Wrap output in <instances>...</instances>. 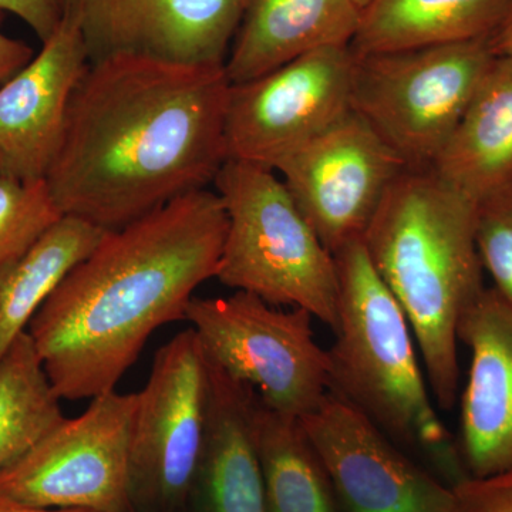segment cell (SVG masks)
Returning <instances> with one entry per match:
<instances>
[{
  "label": "cell",
  "instance_id": "1",
  "mask_svg": "<svg viewBox=\"0 0 512 512\" xmlns=\"http://www.w3.org/2000/svg\"><path fill=\"white\" fill-rule=\"evenodd\" d=\"M229 90L224 64L90 62L45 177L60 211L113 231L214 183Z\"/></svg>",
  "mask_w": 512,
  "mask_h": 512
},
{
  "label": "cell",
  "instance_id": "2",
  "mask_svg": "<svg viewBox=\"0 0 512 512\" xmlns=\"http://www.w3.org/2000/svg\"><path fill=\"white\" fill-rule=\"evenodd\" d=\"M227 227L220 195L202 188L106 232L29 325L60 399L113 392L150 336L185 320L198 286L217 276Z\"/></svg>",
  "mask_w": 512,
  "mask_h": 512
},
{
  "label": "cell",
  "instance_id": "3",
  "mask_svg": "<svg viewBox=\"0 0 512 512\" xmlns=\"http://www.w3.org/2000/svg\"><path fill=\"white\" fill-rule=\"evenodd\" d=\"M476 214V202L433 171L404 170L363 237L409 320L431 394L447 412L460 386L458 325L485 289Z\"/></svg>",
  "mask_w": 512,
  "mask_h": 512
},
{
  "label": "cell",
  "instance_id": "4",
  "mask_svg": "<svg viewBox=\"0 0 512 512\" xmlns=\"http://www.w3.org/2000/svg\"><path fill=\"white\" fill-rule=\"evenodd\" d=\"M338 272L330 390L355 404L394 443L424 454L450 487L468 474L421 370L402 306L377 274L363 239L333 254Z\"/></svg>",
  "mask_w": 512,
  "mask_h": 512
},
{
  "label": "cell",
  "instance_id": "5",
  "mask_svg": "<svg viewBox=\"0 0 512 512\" xmlns=\"http://www.w3.org/2000/svg\"><path fill=\"white\" fill-rule=\"evenodd\" d=\"M228 227L215 278L271 305L338 325L335 258L274 170L227 160L214 180Z\"/></svg>",
  "mask_w": 512,
  "mask_h": 512
},
{
  "label": "cell",
  "instance_id": "6",
  "mask_svg": "<svg viewBox=\"0 0 512 512\" xmlns=\"http://www.w3.org/2000/svg\"><path fill=\"white\" fill-rule=\"evenodd\" d=\"M490 37L355 53L352 111L407 170H430L453 136L497 57Z\"/></svg>",
  "mask_w": 512,
  "mask_h": 512
},
{
  "label": "cell",
  "instance_id": "7",
  "mask_svg": "<svg viewBox=\"0 0 512 512\" xmlns=\"http://www.w3.org/2000/svg\"><path fill=\"white\" fill-rule=\"evenodd\" d=\"M185 320L208 359L254 390L269 409L303 419L330 392L328 350L318 345L313 316L252 293L192 298Z\"/></svg>",
  "mask_w": 512,
  "mask_h": 512
},
{
  "label": "cell",
  "instance_id": "8",
  "mask_svg": "<svg viewBox=\"0 0 512 512\" xmlns=\"http://www.w3.org/2000/svg\"><path fill=\"white\" fill-rule=\"evenodd\" d=\"M210 362L194 330L175 335L154 356L137 393L130 443L133 510L184 512L207 439Z\"/></svg>",
  "mask_w": 512,
  "mask_h": 512
},
{
  "label": "cell",
  "instance_id": "9",
  "mask_svg": "<svg viewBox=\"0 0 512 512\" xmlns=\"http://www.w3.org/2000/svg\"><path fill=\"white\" fill-rule=\"evenodd\" d=\"M137 393L90 400L32 450L0 471V497L40 508L134 512L130 443Z\"/></svg>",
  "mask_w": 512,
  "mask_h": 512
},
{
  "label": "cell",
  "instance_id": "10",
  "mask_svg": "<svg viewBox=\"0 0 512 512\" xmlns=\"http://www.w3.org/2000/svg\"><path fill=\"white\" fill-rule=\"evenodd\" d=\"M352 46L313 50L249 82L231 84L227 160L275 170L352 111Z\"/></svg>",
  "mask_w": 512,
  "mask_h": 512
},
{
  "label": "cell",
  "instance_id": "11",
  "mask_svg": "<svg viewBox=\"0 0 512 512\" xmlns=\"http://www.w3.org/2000/svg\"><path fill=\"white\" fill-rule=\"evenodd\" d=\"M407 170L382 137L355 111L274 171L330 254L365 237L377 208Z\"/></svg>",
  "mask_w": 512,
  "mask_h": 512
},
{
  "label": "cell",
  "instance_id": "12",
  "mask_svg": "<svg viewBox=\"0 0 512 512\" xmlns=\"http://www.w3.org/2000/svg\"><path fill=\"white\" fill-rule=\"evenodd\" d=\"M333 485L340 512H454L453 487L406 456L365 413L326 394L301 419Z\"/></svg>",
  "mask_w": 512,
  "mask_h": 512
},
{
  "label": "cell",
  "instance_id": "13",
  "mask_svg": "<svg viewBox=\"0 0 512 512\" xmlns=\"http://www.w3.org/2000/svg\"><path fill=\"white\" fill-rule=\"evenodd\" d=\"M245 0H67L90 62L137 55L224 64Z\"/></svg>",
  "mask_w": 512,
  "mask_h": 512
},
{
  "label": "cell",
  "instance_id": "14",
  "mask_svg": "<svg viewBox=\"0 0 512 512\" xmlns=\"http://www.w3.org/2000/svg\"><path fill=\"white\" fill-rule=\"evenodd\" d=\"M89 64L82 29L66 9L42 50L0 84V170L26 180L46 177Z\"/></svg>",
  "mask_w": 512,
  "mask_h": 512
},
{
  "label": "cell",
  "instance_id": "15",
  "mask_svg": "<svg viewBox=\"0 0 512 512\" xmlns=\"http://www.w3.org/2000/svg\"><path fill=\"white\" fill-rule=\"evenodd\" d=\"M471 352L457 447L468 477L512 470V306L485 288L458 325Z\"/></svg>",
  "mask_w": 512,
  "mask_h": 512
},
{
  "label": "cell",
  "instance_id": "16",
  "mask_svg": "<svg viewBox=\"0 0 512 512\" xmlns=\"http://www.w3.org/2000/svg\"><path fill=\"white\" fill-rule=\"evenodd\" d=\"M360 16L353 0H245L224 63L229 83L249 82L313 50L352 45Z\"/></svg>",
  "mask_w": 512,
  "mask_h": 512
},
{
  "label": "cell",
  "instance_id": "17",
  "mask_svg": "<svg viewBox=\"0 0 512 512\" xmlns=\"http://www.w3.org/2000/svg\"><path fill=\"white\" fill-rule=\"evenodd\" d=\"M208 362L207 439L190 505L197 512H268L252 434L255 392Z\"/></svg>",
  "mask_w": 512,
  "mask_h": 512
},
{
  "label": "cell",
  "instance_id": "18",
  "mask_svg": "<svg viewBox=\"0 0 512 512\" xmlns=\"http://www.w3.org/2000/svg\"><path fill=\"white\" fill-rule=\"evenodd\" d=\"M471 201L512 183V57L497 56L430 168Z\"/></svg>",
  "mask_w": 512,
  "mask_h": 512
},
{
  "label": "cell",
  "instance_id": "19",
  "mask_svg": "<svg viewBox=\"0 0 512 512\" xmlns=\"http://www.w3.org/2000/svg\"><path fill=\"white\" fill-rule=\"evenodd\" d=\"M512 0H372L360 16L353 52H397L493 35Z\"/></svg>",
  "mask_w": 512,
  "mask_h": 512
},
{
  "label": "cell",
  "instance_id": "20",
  "mask_svg": "<svg viewBox=\"0 0 512 512\" xmlns=\"http://www.w3.org/2000/svg\"><path fill=\"white\" fill-rule=\"evenodd\" d=\"M106 232L92 222L64 215L25 254L0 269V360Z\"/></svg>",
  "mask_w": 512,
  "mask_h": 512
},
{
  "label": "cell",
  "instance_id": "21",
  "mask_svg": "<svg viewBox=\"0 0 512 512\" xmlns=\"http://www.w3.org/2000/svg\"><path fill=\"white\" fill-rule=\"evenodd\" d=\"M252 434L268 512H340L333 485L301 419L252 404Z\"/></svg>",
  "mask_w": 512,
  "mask_h": 512
},
{
  "label": "cell",
  "instance_id": "22",
  "mask_svg": "<svg viewBox=\"0 0 512 512\" xmlns=\"http://www.w3.org/2000/svg\"><path fill=\"white\" fill-rule=\"evenodd\" d=\"M60 400L32 338L22 333L0 360V471L66 419Z\"/></svg>",
  "mask_w": 512,
  "mask_h": 512
},
{
  "label": "cell",
  "instance_id": "23",
  "mask_svg": "<svg viewBox=\"0 0 512 512\" xmlns=\"http://www.w3.org/2000/svg\"><path fill=\"white\" fill-rule=\"evenodd\" d=\"M63 217L46 178L26 180L0 170V269L25 254Z\"/></svg>",
  "mask_w": 512,
  "mask_h": 512
},
{
  "label": "cell",
  "instance_id": "24",
  "mask_svg": "<svg viewBox=\"0 0 512 512\" xmlns=\"http://www.w3.org/2000/svg\"><path fill=\"white\" fill-rule=\"evenodd\" d=\"M476 242L493 288L512 306V183L477 202Z\"/></svg>",
  "mask_w": 512,
  "mask_h": 512
},
{
  "label": "cell",
  "instance_id": "25",
  "mask_svg": "<svg viewBox=\"0 0 512 512\" xmlns=\"http://www.w3.org/2000/svg\"><path fill=\"white\" fill-rule=\"evenodd\" d=\"M454 512H512V470L484 478H467L453 487Z\"/></svg>",
  "mask_w": 512,
  "mask_h": 512
},
{
  "label": "cell",
  "instance_id": "26",
  "mask_svg": "<svg viewBox=\"0 0 512 512\" xmlns=\"http://www.w3.org/2000/svg\"><path fill=\"white\" fill-rule=\"evenodd\" d=\"M66 8L67 0H0V10L22 19L42 43L59 28Z\"/></svg>",
  "mask_w": 512,
  "mask_h": 512
},
{
  "label": "cell",
  "instance_id": "27",
  "mask_svg": "<svg viewBox=\"0 0 512 512\" xmlns=\"http://www.w3.org/2000/svg\"><path fill=\"white\" fill-rule=\"evenodd\" d=\"M35 56L32 47L0 30V84L15 76Z\"/></svg>",
  "mask_w": 512,
  "mask_h": 512
},
{
  "label": "cell",
  "instance_id": "28",
  "mask_svg": "<svg viewBox=\"0 0 512 512\" xmlns=\"http://www.w3.org/2000/svg\"><path fill=\"white\" fill-rule=\"evenodd\" d=\"M490 40L495 55L512 57V8Z\"/></svg>",
  "mask_w": 512,
  "mask_h": 512
},
{
  "label": "cell",
  "instance_id": "29",
  "mask_svg": "<svg viewBox=\"0 0 512 512\" xmlns=\"http://www.w3.org/2000/svg\"><path fill=\"white\" fill-rule=\"evenodd\" d=\"M0 512H94L89 510H77V508H40L30 505L15 503L0 497Z\"/></svg>",
  "mask_w": 512,
  "mask_h": 512
},
{
  "label": "cell",
  "instance_id": "30",
  "mask_svg": "<svg viewBox=\"0 0 512 512\" xmlns=\"http://www.w3.org/2000/svg\"><path fill=\"white\" fill-rule=\"evenodd\" d=\"M370 2H372V0H353V3H355L360 12H363V10L369 6Z\"/></svg>",
  "mask_w": 512,
  "mask_h": 512
}]
</instances>
